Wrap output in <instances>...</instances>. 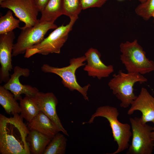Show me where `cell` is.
<instances>
[{
    "instance_id": "ac0fdd59",
    "label": "cell",
    "mask_w": 154,
    "mask_h": 154,
    "mask_svg": "<svg viewBox=\"0 0 154 154\" xmlns=\"http://www.w3.org/2000/svg\"><path fill=\"white\" fill-rule=\"evenodd\" d=\"M0 104L8 114L13 115L20 113L19 104L14 95L2 86H0Z\"/></svg>"
},
{
    "instance_id": "3957f363",
    "label": "cell",
    "mask_w": 154,
    "mask_h": 154,
    "mask_svg": "<svg viewBox=\"0 0 154 154\" xmlns=\"http://www.w3.org/2000/svg\"><path fill=\"white\" fill-rule=\"evenodd\" d=\"M120 59L127 72L143 75L154 72V62L149 60L137 39L126 41L119 45Z\"/></svg>"
},
{
    "instance_id": "2e32d148",
    "label": "cell",
    "mask_w": 154,
    "mask_h": 154,
    "mask_svg": "<svg viewBox=\"0 0 154 154\" xmlns=\"http://www.w3.org/2000/svg\"><path fill=\"white\" fill-rule=\"evenodd\" d=\"M51 139L36 130H29L27 141L31 154H43Z\"/></svg>"
},
{
    "instance_id": "7402d4cb",
    "label": "cell",
    "mask_w": 154,
    "mask_h": 154,
    "mask_svg": "<svg viewBox=\"0 0 154 154\" xmlns=\"http://www.w3.org/2000/svg\"><path fill=\"white\" fill-rule=\"evenodd\" d=\"M82 10L80 0H63V15L70 19L78 18Z\"/></svg>"
},
{
    "instance_id": "277c9868",
    "label": "cell",
    "mask_w": 154,
    "mask_h": 154,
    "mask_svg": "<svg viewBox=\"0 0 154 154\" xmlns=\"http://www.w3.org/2000/svg\"><path fill=\"white\" fill-rule=\"evenodd\" d=\"M147 80L143 75L139 73H125L120 70L113 75L108 86L113 94L120 101V107L126 108L131 105L137 96L134 92V84L137 82L143 83Z\"/></svg>"
},
{
    "instance_id": "52a82bcc",
    "label": "cell",
    "mask_w": 154,
    "mask_h": 154,
    "mask_svg": "<svg viewBox=\"0 0 154 154\" xmlns=\"http://www.w3.org/2000/svg\"><path fill=\"white\" fill-rule=\"evenodd\" d=\"M132 139L127 154H151L154 141L151 137L152 127L143 123L140 117L129 118Z\"/></svg>"
},
{
    "instance_id": "8992f818",
    "label": "cell",
    "mask_w": 154,
    "mask_h": 154,
    "mask_svg": "<svg viewBox=\"0 0 154 154\" xmlns=\"http://www.w3.org/2000/svg\"><path fill=\"white\" fill-rule=\"evenodd\" d=\"M86 61L85 56L73 58L69 61V65L62 68L52 66L47 64H44L42 66V71L45 73H52L59 76L62 79V82L64 86L73 91H77L83 96L86 100L89 101L87 91L90 86L88 84L82 87L78 83L75 75L76 70L81 66H85Z\"/></svg>"
},
{
    "instance_id": "5bb4252c",
    "label": "cell",
    "mask_w": 154,
    "mask_h": 154,
    "mask_svg": "<svg viewBox=\"0 0 154 154\" xmlns=\"http://www.w3.org/2000/svg\"><path fill=\"white\" fill-rule=\"evenodd\" d=\"M130 106L127 114L130 115L139 111L142 114L140 119L143 123L151 122L154 124V97L146 88H141L139 94Z\"/></svg>"
},
{
    "instance_id": "7a4b0ae2",
    "label": "cell",
    "mask_w": 154,
    "mask_h": 154,
    "mask_svg": "<svg viewBox=\"0 0 154 154\" xmlns=\"http://www.w3.org/2000/svg\"><path fill=\"white\" fill-rule=\"evenodd\" d=\"M119 112L117 109L109 106H100L92 115L87 122L82 123L91 124L95 118L101 117L105 118L109 122L112 129L114 141L117 145V148L114 152L110 154H117L128 149L130 139L132 136L131 126L128 123H122L118 119Z\"/></svg>"
},
{
    "instance_id": "f1b7e54d",
    "label": "cell",
    "mask_w": 154,
    "mask_h": 154,
    "mask_svg": "<svg viewBox=\"0 0 154 154\" xmlns=\"http://www.w3.org/2000/svg\"><path fill=\"white\" fill-rule=\"evenodd\" d=\"M5 0H0V3L4 1Z\"/></svg>"
},
{
    "instance_id": "603a6c76",
    "label": "cell",
    "mask_w": 154,
    "mask_h": 154,
    "mask_svg": "<svg viewBox=\"0 0 154 154\" xmlns=\"http://www.w3.org/2000/svg\"><path fill=\"white\" fill-rule=\"evenodd\" d=\"M135 12L143 19L148 20L154 12V0H146L141 3L136 8Z\"/></svg>"
},
{
    "instance_id": "d6986e66",
    "label": "cell",
    "mask_w": 154,
    "mask_h": 154,
    "mask_svg": "<svg viewBox=\"0 0 154 154\" xmlns=\"http://www.w3.org/2000/svg\"><path fill=\"white\" fill-rule=\"evenodd\" d=\"M19 101L21 116L30 122L40 111L35 99L33 97L25 96Z\"/></svg>"
},
{
    "instance_id": "ffe728a7",
    "label": "cell",
    "mask_w": 154,
    "mask_h": 154,
    "mask_svg": "<svg viewBox=\"0 0 154 154\" xmlns=\"http://www.w3.org/2000/svg\"><path fill=\"white\" fill-rule=\"evenodd\" d=\"M66 146V138L59 132L51 139L43 154H64Z\"/></svg>"
},
{
    "instance_id": "83f0119b",
    "label": "cell",
    "mask_w": 154,
    "mask_h": 154,
    "mask_svg": "<svg viewBox=\"0 0 154 154\" xmlns=\"http://www.w3.org/2000/svg\"><path fill=\"white\" fill-rule=\"evenodd\" d=\"M152 17H153L154 19V12L153 14Z\"/></svg>"
},
{
    "instance_id": "e0dca14e",
    "label": "cell",
    "mask_w": 154,
    "mask_h": 154,
    "mask_svg": "<svg viewBox=\"0 0 154 154\" xmlns=\"http://www.w3.org/2000/svg\"><path fill=\"white\" fill-rule=\"evenodd\" d=\"M41 13L40 22L54 23L63 15V0H49Z\"/></svg>"
},
{
    "instance_id": "484cf974",
    "label": "cell",
    "mask_w": 154,
    "mask_h": 154,
    "mask_svg": "<svg viewBox=\"0 0 154 154\" xmlns=\"http://www.w3.org/2000/svg\"><path fill=\"white\" fill-rule=\"evenodd\" d=\"M151 137L152 140L154 141V126L152 127V130L151 133Z\"/></svg>"
},
{
    "instance_id": "cb8c5ba5",
    "label": "cell",
    "mask_w": 154,
    "mask_h": 154,
    "mask_svg": "<svg viewBox=\"0 0 154 154\" xmlns=\"http://www.w3.org/2000/svg\"><path fill=\"white\" fill-rule=\"evenodd\" d=\"M108 0H80L82 10L92 7L100 8Z\"/></svg>"
},
{
    "instance_id": "4fadbf2b",
    "label": "cell",
    "mask_w": 154,
    "mask_h": 154,
    "mask_svg": "<svg viewBox=\"0 0 154 154\" xmlns=\"http://www.w3.org/2000/svg\"><path fill=\"white\" fill-rule=\"evenodd\" d=\"M39 109L56 125L60 131L69 136L67 131L63 127L56 112L58 100L52 92L43 93L38 92L33 96Z\"/></svg>"
},
{
    "instance_id": "f546056e",
    "label": "cell",
    "mask_w": 154,
    "mask_h": 154,
    "mask_svg": "<svg viewBox=\"0 0 154 154\" xmlns=\"http://www.w3.org/2000/svg\"><path fill=\"white\" fill-rule=\"evenodd\" d=\"M118 0V1H121V0Z\"/></svg>"
},
{
    "instance_id": "5b68a950",
    "label": "cell",
    "mask_w": 154,
    "mask_h": 154,
    "mask_svg": "<svg viewBox=\"0 0 154 154\" xmlns=\"http://www.w3.org/2000/svg\"><path fill=\"white\" fill-rule=\"evenodd\" d=\"M78 18L70 19L67 25H62L54 29L41 42L28 49L24 57L28 58L37 54L47 55L50 53H60Z\"/></svg>"
},
{
    "instance_id": "ba28073f",
    "label": "cell",
    "mask_w": 154,
    "mask_h": 154,
    "mask_svg": "<svg viewBox=\"0 0 154 154\" xmlns=\"http://www.w3.org/2000/svg\"><path fill=\"white\" fill-rule=\"evenodd\" d=\"M54 23L40 22L30 27L20 28L21 31L13 46L12 56L25 53L26 50L41 42L50 30L58 27Z\"/></svg>"
},
{
    "instance_id": "9c48e42d",
    "label": "cell",
    "mask_w": 154,
    "mask_h": 154,
    "mask_svg": "<svg viewBox=\"0 0 154 154\" xmlns=\"http://www.w3.org/2000/svg\"><path fill=\"white\" fill-rule=\"evenodd\" d=\"M0 7L11 10L25 25L26 28L33 26L37 23L39 12L34 0H5L0 3Z\"/></svg>"
},
{
    "instance_id": "6da1fadb",
    "label": "cell",
    "mask_w": 154,
    "mask_h": 154,
    "mask_svg": "<svg viewBox=\"0 0 154 154\" xmlns=\"http://www.w3.org/2000/svg\"><path fill=\"white\" fill-rule=\"evenodd\" d=\"M0 114V153L30 154L27 141L29 129L19 114Z\"/></svg>"
},
{
    "instance_id": "d4e9b609",
    "label": "cell",
    "mask_w": 154,
    "mask_h": 154,
    "mask_svg": "<svg viewBox=\"0 0 154 154\" xmlns=\"http://www.w3.org/2000/svg\"><path fill=\"white\" fill-rule=\"evenodd\" d=\"M49 0H34L35 3L39 12L44 9Z\"/></svg>"
},
{
    "instance_id": "7c38bea8",
    "label": "cell",
    "mask_w": 154,
    "mask_h": 154,
    "mask_svg": "<svg viewBox=\"0 0 154 154\" xmlns=\"http://www.w3.org/2000/svg\"><path fill=\"white\" fill-rule=\"evenodd\" d=\"M84 56L87 64L85 65L84 70L87 72L89 76L101 80L108 77L114 72L113 66L106 65L102 61L101 53L97 49L91 48Z\"/></svg>"
},
{
    "instance_id": "44dd1931",
    "label": "cell",
    "mask_w": 154,
    "mask_h": 154,
    "mask_svg": "<svg viewBox=\"0 0 154 154\" xmlns=\"http://www.w3.org/2000/svg\"><path fill=\"white\" fill-rule=\"evenodd\" d=\"M20 20L15 19L10 10L7 11L3 16L0 18V35L13 31L16 28L19 27Z\"/></svg>"
},
{
    "instance_id": "4316f807",
    "label": "cell",
    "mask_w": 154,
    "mask_h": 154,
    "mask_svg": "<svg viewBox=\"0 0 154 154\" xmlns=\"http://www.w3.org/2000/svg\"><path fill=\"white\" fill-rule=\"evenodd\" d=\"M139 1L141 3H142L144 2L146 0H137Z\"/></svg>"
},
{
    "instance_id": "8fae6325",
    "label": "cell",
    "mask_w": 154,
    "mask_h": 154,
    "mask_svg": "<svg viewBox=\"0 0 154 154\" xmlns=\"http://www.w3.org/2000/svg\"><path fill=\"white\" fill-rule=\"evenodd\" d=\"M30 73V70L28 68L16 66L14 67L13 72L11 75L9 79L3 86L6 89L13 94L17 100H20L22 98L21 94H25L26 96L33 97L39 92L36 87L28 85L23 84L20 82L19 78L21 76L27 77Z\"/></svg>"
},
{
    "instance_id": "9a60e30c",
    "label": "cell",
    "mask_w": 154,
    "mask_h": 154,
    "mask_svg": "<svg viewBox=\"0 0 154 154\" xmlns=\"http://www.w3.org/2000/svg\"><path fill=\"white\" fill-rule=\"evenodd\" d=\"M27 126L29 130H36L51 139L60 132L54 123L41 111L28 122Z\"/></svg>"
},
{
    "instance_id": "30bf717a",
    "label": "cell",
    "mask_w": 154,
    "mask_h": 154,
    "mask_svg": "<svg viewBox=\"0 0 154 154\" xmlns=\"http://www.w3.org/2000/svg\"><path fill=\"white\" fill-rule=\"evenodd\" d=\"M15 36L13 31L0 35V82H7L12 69V54Z\"/></svg>"
}]
</instances>
